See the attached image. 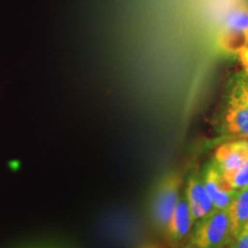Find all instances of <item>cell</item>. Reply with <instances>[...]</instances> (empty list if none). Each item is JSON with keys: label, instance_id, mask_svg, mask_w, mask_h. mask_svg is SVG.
I'll use <instances>...</instances> for the list:
<instances>
[{"label": "cell", "instance_id": "30bf717a", "mask_svg": "<svg viewBox=\"0 0 248 248\" xmlns=\"http://www.w3.org/2000/svg\"><path fill=\"white\" fill-rule=\"evenodd\" d=\"M224 29L248 31V6L239 5L226 14Z\"/></svg>", "mask_w": 248, "mask_h": 248}, {"label": "cell", "instance_id": "9a60e30c", "mask_svg": "<svg viewBox=\"0 0 248 248\" xmlns=\"http://www.w3.org/2000/svg\"><path fill=\"white\" fill-rule=\"evenodd\" d=\"M139 248H166V247L162 246V245H160V244L148 243V244H144V245H141V246L139 247Z\"/></svg>", "mask_w": 248, "mask_h": 248}, {"label": "cell", "instance_id": "7c38bea8", "mask_svg": "<svg viewBox=\"0 0 248 248\" xmlns=\"http://www.w3.org/2000/svg\"><path fill=\"white\" fill-rule=\"evenodd\" d=\"M230 184L235 191L248 187V161L234 173L233 177L230 179Z\"/></svg>", "mask_w": 248, "mask_h": 248}, {"label": "cell", "instance_id": "8992f818", "mask_svg": "<svg viewBox=\"0 0 248 248\" xmlns=\"http://www.w3.org/2000/svg\"><path fill=\"white\" fill-rule=\"evenodd\" d=\"M188 206L191 210L192 221L197 223L203 217L208 216L215 209L208 193L203 186L202 177L198 172L192 175L187 182V188L185 191Z\"/></svg>", "mask_w": 248, "mask_h": 248}, {"label": "cell", "instance_id": "3957f363", "mask_svg": "<svg viewBox=\"0 0 248 248\" xmlns=\"http://www.w3.org/2000/svg\"><path fill=\"white\" fill-rule=\"evenodd\" d=\"M248 161V139L225 142L216 150L215 162L219 172L230 182L235 172Z\"/></svg>", "mask_w": 248, "mask_h": 248}, {"label": "cell", "instance_id": "2e32d148", "mask_svg": "<svg viewBox=\"0 0 248 248\" xmlns=\"http://www.w3.org/2000/svg\"><path fill=\"white\" fill-rule=\"evenodd\" d=\"M245 138H247V139H248V136H245Z\"/></svg>", "mask_w": 248, "mask_h": 248}, {"label": "cell", "instance_id": "8fae6325", "mask_svg": "<svg viewBox=\"0 0 248 248\" xmlns=\"http://www.w3.org/2000/svg\"><path fill=\"white\" fill-rule=\"evenodd\" d=\"M231 100L241 102L248 106V73H245L239 77L232 93Z\"/></svg>", "mask_w": 248, "mask_h": 248}, {"label": "cell", "instance_id": "e0dca14e", "mask_svg": "<svg viewBox=\"0 0 248 248\" xmlns=\"http://www.w3.org/2000/svg\"><path fill=\"white\" fill-rule=\"evenodd\" d=\"M246 229H248V223H247V226H246Z\"/></svg>", "mask_w": 248, "mask_h": 248}, {"label": "cell", "instance_id": "ba28073f", "mask_svg": "<svg viewBox=\"0 0 248 248\" xmlns=\"http://www.w3.org/2000/svg\"><path fill=\"white\" fill-rule=\"evenodd\" d=\"M226 126L232 133L248 136V106L231 100L226 114Z\"/></svg>", "mask_w": 248, "mask_h": 248}, {"label": "cell", "instance_id": "277c9868", "mask_svg": "<svg viewBox=\"0 0 248 248\" xmlns=\"http://www.w3.org/2000/svg\"><path fill=\"white\" fill-rule=\"evenodd\" d=\"M202 182L215 209H228L237 191L219 172L215 162L210 163L204 169Z\"/></svg>", "mask_w": 248, "mask_h": 248}, {"label": "cell", "instance_id": "6da1fadb", "mask_svg": "<svg viewBox=\"0 0 248 248\" xmlns=\"http://www.w3.org/2000/svg\"><path fill=\"white\" fill-rule=\"evenodd\" d=\"M184 248H226L233 239L228 209H214L194 223Z\"/></svg>", "mask_w": 248, "mask_h": 248}, {"label": "cell", "instance_id": "5b68a950", "mask_svg": "<svg viewBox=\"0 0 248 248\" xmlns=\"http://www.w3.org/2000/svg\"><path fill=\"white\" fill-rule=\"evenodd\" d=\"M192 226H193V221L191 217L190 206H188L186 194H184L183 197H179L178 202L172 212L171 218L164 232L170 246L175 248L181 246L191 233Z\"/></svg>", "mask_w": 248, "mask_h": 248}, {"label": "cell", "instance_id": "52a82bcc", "mask_svg": "<svg viewBox=\"0 0 248 248\" xmlns=\"http://www.w3.org/2000/svg\"><path fill=\"white\" fill-rule=\"evenodd\" d=\"M228 213L230 217L232 234L235 238L246 229L248 223V187L237 191L230 206L228 207Z\"/></svg>", "mask_w": 248, "mask_h": 248}, {"label": "cell", "instance_id": "9c48e42d", "mask_svg": "<svg viewBox=\"0 0 248 248\" xmlns=\"http://www.w3.org/2000/svg\"><path fill=\"white\" fill-rule=\"evenodd\" d=\"M219 45L226 53H239L248 46V31L224 29L219 37Z\"/></svg>", "mask_w": 248, "mask_h": 248}, {"label": "cell", "instance_id": "7a4b0ae2", "mask_svg": "<svg viewBox=\"0 0 248 248\" xmlns=\"http://www.w3.org/2000/svg\"><path fill=\"white\" fill-rule=\"evenodd\" d=\"M183 185V178L179 173L166 176L155 188L151 201V218L155 228L161 233L166 232L172 212L179 199V190Z\"/></svg>", "mask_w": 248, "mask_h": 248}, {"label": "cell", "instance_id": "5bb4252c", "mask_svg": "<svg viewBox=\"0 0 248 248\" xmlns=\"http://www.w3.org/2000/svg\"><path fill=\"white\" fill-rule=\"evenodd\" d=\"M238 54H239L241 64H243V67L245 68V70H246V73H248V46L247 47H245L243 51H240Z\"/></svg>", "mask_w": 248, "mask_h": 248}, {"label": "cell", "instance_id": "4fadbf2b", "mask_svg": "<svg viewBox=\"0 0 248 248\" xmlns=\"http://www.w3.org/2000/svg\"><path fill=\"white\" fill-rule=\"evenodd\" d=\"M226 248H248V229H245L233 238Z\"/></svg>", "mask_w": 248, "mask_h": 248}]
</instances>
